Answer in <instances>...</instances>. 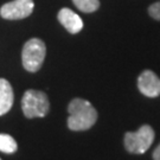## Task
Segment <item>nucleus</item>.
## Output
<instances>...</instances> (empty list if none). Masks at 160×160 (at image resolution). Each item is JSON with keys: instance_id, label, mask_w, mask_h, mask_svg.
Instances as JSON below:
<instances>
[{"instance_id": "nucleus-1", "label": "nucleus", "mask_w": 160, "mask_h": 160, "mask_svg": "<svg viewBox=\"0 0 160 160\" xmlns=\"http://www.w3.org/2000/svg\"><path fill=\"white\" fill-rule=\"evenodd\" d=\"M68 127L71 131H87L97 120V112L92 104L83 98H74L69 103Z\"/></svg>"}, {"instance_id": "nucleus-2", "label": "nucleus", "mask_w": 160, "mask_h": 160, "mask_svg": "<svg viewBox=\"0 0 160 160\" xmlns=\"http://www.w3.org/2000/svg\"><path fill=\"white\" fill-rule=\"evenodd\" d=\"M22 109L28 119L44 118L50 109V102L45 92L29 89L22 98Z\"/></svg>"}, {"instance_id": "nucleus-3", "label": "nucleus", "mask_w": 160, "mask_h": 160, "mask_svg": "<svg viewBox=\"0 0 160 160\" xmlns=\"http://www.w3.org/2000/svg\"><path fill=\"white\" fill-rule=\"evenodd\" d=\"M46 55L45 43L39 38H31L24 44L22 62L25 70L30 72L38 71L44 63Z\"/></svg>"}, {"instance_id": "nucleus-4", "label": "nucleus", "mask_w": 160, "mask_h": 160, "mask_svg": "<svg viewBox=\"0 0 160 160\" xmlns=\"http://www.w3.org/2000/svg\"><path fill=\"white\" fill-rule=\"evenodd\" d=\"M154 140V131L148 125L141 126L137 132H128L125 135V147L134 154L147 152Z\"/></svg>"}, {"instance_id": "nucleus-5", "label": "nucleus", "mask_w": 160, "mask_h": 160, "mask_svg": "<svg viewBox=\"0 0 160 160\" xmlns=\"http://www.w3.org/2000/svg\"><path fill=\"white\" fill-rule=\"evenodd\" d=\"M33 0H12L0 8V16L7 20H18L29 17L33 12Z\"/></svg>"}, {"instance_id": "nucleus-6", "label": "nucleus", "mask_w": 160, "mask_h": 160, "mask_svg": "<svg viewBox=\"0 0 160 160\" xmlns=\"http://www.w3.org/2000/svg\"><path fill=\"white\" fill-rule=\"evenodd\" d=\"M138 88L145 96L158 97L160 95V78L152 70H145L138 78Z\"/></svg>"}, {"instance_id": "nucleus-7", "label": "nucleus", "mask_w": 160, "mask_h": 160, "mask_svg": "<svg viewBox=\"0 0 160 160\" xmlns=\"http://www.w3.org/2000/svg\"><path fill=\"white\" fill-rule=\"evenodd\" d=\"M57 18L58 22L62 24L65 28V30L70 33L76 34L83 29V22H82L81 17L74 11H71L70 8H67V7L61 8L58 12Z\"/></svg>"}, {"instance_id": "nucleus-8", "label": "nucleus", "mask_w": 160, "mask_h": 160, "mask_svg": "<svg viewBox=\"0 0 160 160\" xmlns=\"http://www.w3.org/2000/svg\"><path fill=\"white\" fill-rule=\"evenodd\" d=\"M13 101L14 95L10 82L5 78H0V116L10 112Z\"/></svg>"}, {"instance_id": "nucleus-9", "label": "nucleus", "mask_w": 160, "mask_h": 160, "mask_svg": "<svg viewBox=\"0 0 160 160\" xmlns=\"http://www.w3.org/2000/svg\"><path fill=\"white\" fill-rule=\"evenodd\" d=\"M18 148L17 141L8 134H0V152L7 154L14 153Z\"/></svg>"}, {"instance_id": "nucleus-10", "label": "nucleus", "mask_w": 160, "mask_h": 160, "mask_svg": "<svg viewBox=\"0 0 160 160\" xmlns=\"http://www.w3.org/2000/svg\"><path fill=\"white\" fill-rule=\"evenodd\" d=\"M72 2L84 13H92L100 7V0H72Z\"/></svg>"}, {"instance_id": "nucleus-11", "label": "nucleus", "mask_w": 160, "mask_h": 160, "mask_svg": "<svg viewBox=\"0 0 160 160\" xmlns=\"http://www.w3.org/2000/svg\"><path fill=\"white\" fill-rule=\"evenodd\" d=\"M148 14L155 20H160V1L154 2L148 7Z\"/></svg>"}, {"instance_id": "nucleus-12", "label": "nucleus", "mask_w": 160, "mask_h": 160, "mask_svg": "<svg viewBox=\"0 0 160 160\" xmlns=\"http://www.w3.org/2000/svg\"><path fill=\"white\" fill-rule=\"evenodd\" d=\"M153 159H154V160H160V143H159V146L155 148L154 153H153Z\"/></svg>"}, {"instance_id": "nucleus-13", "label": "nucleus", "mask_w": 160, "mask_h": 160, "mask_svg": "<svg viewBox=\"0 0 160 160\" xmlns=\"http://www.w3.org/2000/svg\"><path fill=\"white\" fill-rule=\"evenodd\" d=\"M0 160H1V159H0Z\"/></svg>"}]
</instances>
